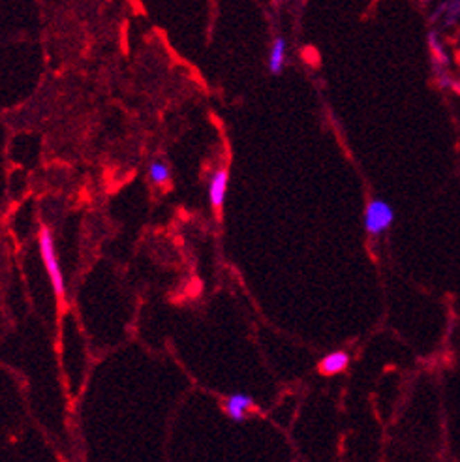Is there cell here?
Here are the masks:
<instances>
[{
  "instance_id": "7a4b0ae2",
  "label": "cell",
  "mask_w": 460,
  "mask_h": 462,
  "mask_svg": "<svg viewBox=\"0 0 460 462\" xmlns=\"http://www.w3.org/2000/svg\"><path fill=\"white\" fill-rule=\"evenodd\" d=\"M395 208L385 199H372L364 208V229L370 237H380L393 226Z\"/></svg>"
},
{
  "instance_id": "8992f818",
  "label": "cell",
  "mask_w": 460,
  "mask_h": 462,
  "mask_svg": "<svg viewBox=\"0 0 460 462\" xmlns=\"http://www.w3.org/2000/svg\"><path fill=\"white\" fill-rule=\"evenodd\" d=\"M227 184H229V171H227L226 168H220L218 171H214L211 181H209V202H211L214 211H220V208L224 207Z\"/></svg>"
},
{
  "instance_id": "277c9868",
  "label": "cell",
  "mask_w": 460,
  "mask_h": 462,
  "mask_svg": "<svg viewBox=\"0 0 460 462\" xmlns=\"http://www.w3.org/2000/svg\"><path fill=\"white\" fill-rule=\"evenodd\" d=\"M430 23L443 28L460 25V0H438L430 12Z\"/></svg>"
},
{
  "instance_id": "30bf717a",
  "label": "cell",
  "mask_w": 460,
  "mask_h": 462,
  "mask_svg": "<svg viewBox=\"0 0 460 462\" xmlns=\"http://www.w3.org/2000/svg\"><path fill=\"white\" fill-rule=\"evenodd\" d=\"M436 2H438V0H421L423 6H434Z\"/></svg>"
},
{
  "instance_id": "52a82bcc",
  "label": "cell",
  "mask_w": 460,
  "mask_h": 462,
  "mask_svg": "<svg viewBox=\"0 0 460 462\" xmlns=\"http://www.w3.org/2000/svg\"><path fill=\"white\" fill-rule=\"evenodd\" d=\"M285 62H288V42L284 36H276L272 39L269 59H267V68L272 75H280L284 72Z\"/></svg>"
},
{
  "instance_id": "6da1fadb",
  "label": "cell",
  "mask_w": 460,
  "mask_h": 462,
  "mask_svg": "<svg viewBox=\"0 0 460 462\" xmlns=\"http://www.w3.org/2000/svg\"><path fill=\"white\" fill-rule=\"evenodd\" d=\"M38 245H39V254H42V261H44V267L47 271V276L51 280V286L55 295L59 299H66V282L60 271L59 258H57V248H55V237H53L51 229L44 228L39 229L38 235Z\"/></svg>"
},
{
  "instance_id": "9c48e42d",
  "label": "cell",
  "mask_w": 460,
  "mask_h": 462,
  "mask_svg": "<svg viewBox=\"0 0 460 462\" xmlns=\"http://www.w3.org/2000/svg\"><path fill=\"white\" fill-rule=\"evenodd\" d=\"M149 179L154 186H166L171 183V168L163 160L156 158L149 163Z\"/></svg>"
},
{
  "instance_id": "5b68a950",
  "label": "cell",
  "mask_w": 460,
  "mask_h": 462,
  "mask_svg": "<svg viewBox=\"0 0 460 462\" xmlns=\"http://www.w3.org/2000/svg\"><path fill=\"white\" fill-rule=\"evenodd\" d=\"M250 410H256V404L247 393H233L224 400V414L235 423H242Z\"/></svg>"
},
{
  "instance_id": "3957f363",
  "label": "cell",
  "mask_w": 460,
  "mask_h": 462,
  "mask_svg": "<svg viewBox=\"0 0 460 462\" xmlns=\"http://www.w3.org/2000/svg\"><path fill=\"white\" fill-rule=\"evenodd\" d=\"M427 46H428V53H430V60H432V66H434V72L436 75L440 79H443L448 75V68H449V51L445 44H443V38H441V34L438 28H430L427 33Z\"/></svg>"
},
{
  "instance_id": "ba28073f",
  "label": "cell",
  "mask_w": 460,
  "mask_h": 462,
  "mask_svg": "<svg viewBox=\"0 0 460 462\" xmlns=\"http://www.w3.org/2000/svg\"><path fill=\"white\" fill-rule=\"evenodd\" d=\"M350 365V353L344 352V350H338V352H330L327 353L321 361L318 363V371L319 374L324 376H335V374H340L348 368Z\"/></svg>"
}]
</instances>
